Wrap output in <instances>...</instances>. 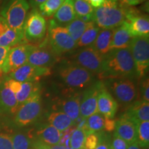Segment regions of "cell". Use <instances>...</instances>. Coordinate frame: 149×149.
Instances as JSON below:
<instances>
[{
	"mask_svg": "<svg viewBox=\"0 0 149 149\" xmlns=\"http://www.w3.org/2000/svg\"><path fill=\"white\" fill-rule=\"evenodd\" d=\"M104 58L103 71L98 74L100 79L138 78L135 64L128 48L111 50Z\"/></svg>",
	"mask_w": 149,
	"mask_h": 149,
	"instance_id": "1",
	"label": "cell"
},
{
	"mask_svg": "<svg viewBox=\"0 0 149 149\" xmlns=\"http://www.w3.org/2000/svg\"><path fill=\"white\" fill-rule=\"evenodd\" d=\"M56 75L69 93L86 89L95 79V74L70 61L61 62L57 67Z\"/></svg>",
	"mask_w": 149,
	"mask_h": 149,
	"instance_id": "2",
	"label": "cell"
},
{
	"mask_svg": "<svg viewBox=\"0 0 149 149\" xmlns=\"http://www.w3.org/2000/svg\"><path fill=\"white\" fill-rule=\"evenodd\" d=\"M93 22L100 29L113 30L125 21L124 6L111 0H106L102 6L96 8L92 14Z\"/></svg>",
	"mask_w": 149,
	"mask_h": 149,
	"instance_id": "3",
	"label": "cell"
},
{
	"mask_svg": "<svg viewBox=\"0 0 149 149\" xmlns=\"http://www.w3.org/2000/svg\"><path fill=\"white\" fill-rule=\"evenodd\" d=\"M103 84L117 102L129 106L138 97L136 78H111L102 80Z\"/></svg>",
	"mask_w": 149,
	"mask_h": 149,
	"instance_id": "4",
	"label": "cell"
},
{
	"mask_svg": "<svg viewBox=\"0 0 149 149\" xmlns=\"http://www.w3.org/2000/svg\"><path fill=\"white\" fill-rule=\"evenodd\" d=\"M46 40L50 48L58 57L77 48V43L72 40L66 28L57 25L53 19L50 20Z\"/></svg>",
	"mask_w": 149,
	"mask_h": 149,
	"instance_id": "5",
	"label": "cell"
},
{
	"mask_svg": "<svg viewBox=\"0 0 149 149\" xmlns=\"http://www.w3.org/2000/svg\"><path fill=\"white\" fill-rule=\"evenodd\" d=\"M30 5L26 0H9L3 6L1 16L11 29L24 33V26Z\"/></svg>",
	"mask_w": 149,
	"mask_h": 149,
	"instance_id": "6",
	"label": "cell"
},
{
	"mask_svg": "<svg viewBox=\"0 0 149 149\" xmlns=\"http://www.w3.org/2000/svg\"><path fill=\"white\" fill-rule=\"evenodd\" d=\"M128 49L135 64L138 78L145 76L149 66V36L133 37Z\"/></svg>",
	"mask_w": 149,
	"mask_h": 149,
	"instance_id": "7",
	"label": "cell"
},
{
	"mask_svg": "<svg viewBox=\"0 0 149 149\" xmlns=\"http://www.w3.org/2000/svg\"><path fill=\"white\" fill-rule=\"evenodd\" d=\"M42 112L40 93H37L19 107L15 113L14 122L20 127L31 125L40 118Z\"/></svg>",
	"mask_w": 149,
	"mask_h": 149,
	"instance_id": "8",
	"label": "cell"
},
{
	"mask_svg": "<svg viewBox=\"0 0 149 149\" xmlns=\"http://www.w3.org/2000/svg\"><path fill=\"white\" fill-rule=\"evenodd\" d=\"M46 21L35 8L26 17L24 26V38L28 42L38 43L43 40L46 34Z\"/></svg>",
	"mask_w": 149,
	"mask_h": 149,
	"instance_id": "9",
	"label": "cell"
},
{
	"mask_svg": "<svg viewBox=\"0 0 149 149\" xmlns=\"http://www.w3.org/2000/svg\"><path fill=\"white\" fill-rule=\"evenodd\" d=\"M104 60V56L97 53L93 48L89 46L77 51L72 56L70 61L98 75L103 71Z\"/></svg>",
	"mask_w": 149,
	"mask_h": 149,
	"instance_id": "10",
	"label": "cell"
},
{
	"mask_svg": "<svg viewBox=\"0 0 149 149\" xmlns=\"http://www.w3.org/2000/svg\"><path fill=\"white\" fill-rule=\"evenodd\" d=\"M59 57L50 48L46 38L39 46L32 45L28 55L27 63L33 66L50 68L58 61Z\"/></svg>",
	"mask_w": 149,
	"mask_h": 149,
	"instance_id": "11",
	"label": "cell"
},
{
	"mask_svg": "<svg viewBox=\"0 0 149 149\" xmlns=\"http://www.w3.org/2000/svg\"><path fill=\"white\" fill-rule=\"evenodd\" d=\"M51 74V68L39 67L26 63L9 73L8 77L19 82H38L43 77Z\"/></svg>",
	"mask_w": 149,
	"mask_h": 149,
	"instance_id": "12",
	"label": "cell"
},
{
	"mask_svg": "<svg viewBox=\"0 0 149 149\" xmlns=\"http://www.w3.org/2000/svg\"><path fill=\"white\" fill-rule=\"evenodd\" d=\"M103 83L101 81H95L88 87L82 93L79 107V115L87 118L97 113V97Z\"/></svg>",
	"mask_w": 149,
	"mask_h": 149,
	"instance_id": "13",
	"label": "cell"
},
{
	"mask_svg": "<svg viewBox=\"0 0 149 149\" xmlns=\"http://www.w3.org/2000/svg\"><path fill=\"white\" fill-rule=\"evenodd\" d=\"M125 22L130 34L133 37L149 36V20L148 17L142 15L134 8L124 6Z\"/></svg>",
	"mask_w": 149,
	"mask_h": 149,
	"instance_id": "14",
	"label": "cell"
},
{
	"mask_svg": "<svg viewBox=\"0 0 149 149\" xmlns=\"http://www.w3.org/2000/svg\"><path fill=\"white\" fill-rule=\"evenodd\" d=\"M31 46L30 44H22L10 48L1 66V71L9 74L27 63Z\"/></svg>",
	"mask_w": 149,
	"mask_h": 149,
	"instance_id": "15",
	"label": "cell"
},
{
	"mask_svg": "<svg viewBox=\"0 0 149 149\" xmlns=\"http://www.w3.org/2000/svg\"><path fill=\"white\" fill-rule=\"evenodd\" d=\"M82 93L81 92L69 93L64 99H61L54 106L55 111L63 112L72 120L75 121L79 117V107Z\"/></svg>",
	"mask_w": 149,
	"mask_h": 149,
	"instance_id": "16",
	"label": "cell"
},
{
	"mask_svg": "<svg viewBox=\"0 0 149 149\" xmlns=\"http://www.w3.org/2000/svg\"><path fill=\"white\" fill-rule=\"evenodd\" d=\"M115 133L129 145L137 141V124L124 115L115 122Z\"/></svg>",
	"mask_w": 149,
	"mask_h": 149,
	"instance_id": "17",
	"label": "cell"
},
{
	"mask_svg": "<svg viewBox=\"0 0 149 149\" xmlns=\"http://www.w3.org/2000/svg\"><path fill=\"white\" fill-rule=\"evenodd\" d=\"M103 83V82H102ZM118 109V104L104 84L97 97V111L105 117L113 119Z\"/></svg>",
	"mask_w": 149,
	"mask_h": 149,
	"instance_id": "18",
	"label": "cell"
},
{
	"mask_svg": "<svg viewBox=\"0 0 149 149\" xmlns=\"http://www.w3.org/2000/svg\"><path fill=\"white\" fill-rule=\"evenodd\" d=\"M24 40V33L11 29L4 19L0 16V46L11 48Z\"/></svg>",
	"mask_w": 149,
	"mask_h": 149,
	"instance_id": "19",
	"label": "cell"
},
{
	"mask_svg": "<svg viewBox=\"0 0 149 149\" xmlns=\"http://www.w3.org/2000/svg\"><path fill=\"white\" fill-rule=\"evenodd\" d=\"M19 108L15 95L6 84L0 81V114H15Z\"/></svg>",
	"mask_w": 149,
	"mask_h": 149,
	"instance_id": "20",
	"label": "cell"
},
{
	"mask_svg": "<svg viewBox=\"0 0 149 149\" xmlns=\"http://www.w3.org/2000/svg\"><path fill=\"white\" fill-rule=\"evenodd\" d=\"M133 36L130 34L128 26L124 21L120 26L112 30V38L110 48L113 49H122L127 48L129 46Z\"/></svg>",
	"mask_w": 149,
	"mask_h": 149,
	"instance_id": "21",
	"label": "cell"
},
{
	"mask_svg": "<svg viewBox=\"0 0 149 149\" xmlns=\"http://www.w3.org/2000/svg\"><path fill=\"white\" fill-rule=\"evenodd\" d=\"M136 124L149 121V102L137 100L128 106L126 113L123 114Z\"/></svg>",
	"mask_w": 149,
	"mask_h": 149,
	"instance_id": "22",
	"label": "cell"
},
{
	"mask_svg": "<svg viewBox=\"0 0 149 149\" xmlns=\"http://www.w3.org/2000/svg\"><path fill=\"white\" fill-rule=\"evenodd\" d=\"M35 140L40 141L48 146L59 144L61 137L60 132L51 124L42 125L35 132Z\"/></svg>",
	"mask_w": 149,
	"mask_h": 149,
	"instance_id": "23",
	"label": "cell"
},
{
	"mask_svg": "<svg viewBox=\"0 0 149 149\" xmlns=\"http://www.w3.org/2000/svg\"><path fill=\"white\" fill-rule=\"evenodd\" d=\"M76 18L73 0H65L54 15V22L57 25L67 26Z\"/></svg>",
	"mask_w": 149,
	"mask_h": 149,
	"instance_id": "24",
	"label": "cell"
},
{
	"mask_svg": "<svg viewBox=\"0 0 149 149\" xmlns=\"http://www.w3.org/2000/svg\"><path fill=\"white\" fill-rule=\"evenodd\" d=\"M111 38L112 30H100L97 37L91 47L93 48L97 53L102 56H105L111 51L110 46H111Z\"/></svg>",
	"mask_w": 149,
	"mask_h": 149,
	"instance_id": "25",
	"label": "cell"
},
{
	"mask_svg": "<svg viewBox=\"0 0 149 149\" xmlns=\"http://www.w3.org/2000/svg\"><path fill=\"white\" fill-rule=\"evenodd\" d=\"M48 121L59 132H64L68 128L75 125L74 121L69 116L60 111L52 112L48 117Z\"/></svg>",
	"mask_w": 149,
	"mask_h": 149,
	"instance_id": "26",
	"label": "cell"
},
{
	"mask_svg": "<svg viewBox=\"0 0 149 149\" xmlns=\"http://www.w3.org/2000/svg\"><path fill=\"white\" fill-rule=\"evenodd\" d=\"M37 93H40V85L37 82H22L21 89L15 94L19 107Z\"/></svg>",
	"mask_w": 149,
	"mask_h": 149,
	"instance_id": "27",
	"label": "cell"
},
{
	"mask_svg": "<svg viewBox=\"0 0 149 149\" xmlns=\"http://www.w3.org/2000/svg\"><path fill=\"white\" fill-rule=\"evenodd\" d=\"M100 31V29L94 22H89L85 31L77 42V47L86 48L92 46Z\"/></svg>",
	"mask_w": 149,
	"mask_h": 149,
	"instance_id": "28",
	"label": "cell"
},
{
	"mask_svg": "<svg viewBox=\"0 0 149 149\" xmlns=\"http://www.w3.org/2000/svg\"><path fill=\"white\" fill-rule=\"evenodd\" d=\"M105 117L100 113H96L86 118V125L88 133L87 135L92 133L103 131L104 129Z\"/></svg>",
	"mask_w": 149,
	"mask_h": 149,
	"instance_id": "29",
	"label": "cell"
},
{
	"mask_svg": "<svg viewBox=\"0 0 149 149\" xmlns=\"http://www.w3.org/2000/svg\"><path fill=\"white\" fill-rule=\"evenodd\" d=\"M88 23L81 21L79 18L76 17L73 21L66 26V28L70 36L74 42L77 43L86 29Z\"/></svg>",
	"mask_w": 149,
	"mask_h": 149,
	"instance_id": "30",
	"label": "cell"
},
{
	"mask_svg": "<svg viewBox=\"0 0 149 149\" xmlns=\"http://www.w3.org/2000/svg\"><path fill=\"white\" fill-rule=\"evenodd\" d=\"M10 137L13 149H32L33 142L29 133L26 135L22 133H17Z\"/></svg>",
	"mask_w": 149,
	"mask_h": 149,
	"instance_id": "31",
	"label": "cell"
},
{
	"mask_svg": "<svg viewBox=\"0 0 149 149\" xmlns=\"http://www.w3.org/2000/svg\"><path fill=\"white\" fill-rule=\"evenodd\" d=\"M63 2L64 0H46L38 6L40 14L43 17H51L55 15Z\"/></svg>",
	"mask_w": 149,
	"mask_h": 149,
	"instance_id": "32",
	"label": "cell"
},
{
	"mask_svg": "<svg viewBox=\"0 0 149 149\" xmlns=\"http://www.w3.org/2000/svg\"><path fill=\"white\" fill-rule=\"evenodd\" d=\"M137 143L141 148H148L149 145V121L137 124Z\"/></svg>",
	"mask_w": 149,
	"mask_h": 149,
	"instance_id": "33",
	"label": "cell"
},
{
	"mask_svg": "<svg viewBox=\"0 0 149 149\" xmlns=\"http://www.w3.org/2000/svg\"><path fill=\"white\" fill-rule=\"evenodd\" d=\"M86 133L81 129H75L72 132L70 137L69 146L71 149L84 148L85 139Z\"/></svg>",
	"mask_w": 149,
	"mask_h": 149,
	"instance_id": "34",
	"label": "cell"
},
{
	"mask_svg": "<svg viewBox=\"0 0 149 149\" xmlns=\"http://www.w3.org/2000/svg\"><path fill=\"white\" fill-rule=\"evenodd\" d=\"M74 10L77 17L92 15L94 8L86 0H73Z\"/></svg>",
	"mask_w": 149,
	"mask_h": 149,
	"instance_id": "35",
	"label": "cell"
},
{
	"mask_svg": "<svg viewBox=\"0 0 149 149\" xmlns=\"http://www.w3.org/2000/svg\"><path fill=\"white\" fill-rule=\"evenodd\" d=\"M140 82L139 84L138 93L141 95V100L143 101L149 102V80L148 74L140 78Z\"/></svg>",
	"mask_w": 149,
	"mask_h": 149,
	"instance_id": "36",
	"label": "cell"
},
{
	"mask_svg": "<svg viewBox=\"0 0 149 149\" xmlns=\"http://www.w3.org/2000/svg\"><path fill=\"white\" fill-rule=\"evenodd\" d=\"M100 132L92 133L86 135L85 139L84 148L86 149H95L100 142Z\"/></svg>",
	"mask_w": 149,
	"mask_h": 149,
	"instance_id": "37",
	"label": "cell"
},
{
	"mask_svg": "<svg viewBox=\"0 0 149 149\" xmlns=\"http://www.w3.org/2000/svg\"><path fill=\"white\" fill-rule=\"evenodd\" d=\"M129 144L124 139L114 133L113 141H112L111 148L113 149H127Z\"/></svg>",
	"mask_w": 149,
	"mask_h": 149,
	"instance_id": "38",
	"label": "cell"
},
{
	"mask_svg": "<svg viewBox=\"0 0 149 149\" xmlns=\"http://www.w3.org/2000/svg\"><path fill=\"white\" fill-rule=\"evenodd\" d=\"M0 149H13L10 135L6 133L0 134Z\"/></svg>",
	"mask_w": 149,
	"mask_h": 149,
	"instance_id": "39",
	"label": "cell"
},
{
	"mask_svg": "<svg viewBox=\"0 0 149 149\" xmlns=\"http://www.w3.org/2000/svg\"><path fill=\"white\" fill-rule=\"evenodd\" d=\"M100 142L95 149H111V141H110L109 137L107 135V134L103 133V131H100Z\"/></svg>",
	"mask_w": 149,
	"mask_h": 149,
	"instance_id": "40",
	"label": "cell"
},
{
	"mask_svg": "<svg viewBox=\"0 0 149 149\" xmlns=\"http://www.w3.org/2000/svg\"><path fill=\"white\" fill-rule=\"evenodd\" d=\"M115 121L113 119H109L105 117V122H104V129L107 132H113L115 130Z\"/></svg>",
	"mask_w": 149,
	"mask_h": 149,
	"instance_id": "41",
	"label": "cell"
},
{
	"mask_svg": "<svg viewBox=\"0 0 149 149\" xmlns=\"http://www.w3.org/2000/svg\"><path fill=\"white\" fill-rule=\"evenodd\" d=\"M9 50H10V48H5L0 46V70H1V66H2L3 61L5 60V58Z\"/></svg>",
	"mask_w": 149,
	"mask_h": 149,
	"instance_id": "42",
	"label": "cell"
},
{
	"mask_svg": "<svg viewBox=\"0 0 149 149\" xmlns=\"http://www.w3.org/2000/svg\"><path fill=\"white\" fill-rule=\"evenodd\" d=\"M32 149H49V146L41 142L40 141L35 140L33 142Z\"/></svg>",
	"mask_w": 149,
	"mask_h": 149,
	"instance_id": "43",
	"label": "cell"
},
{
	"mask_svg": "<svg viewBox=\"0 0 149 149\" xmlns=\"http://www.w3.org/2000/svg\"><path fill=\"white\" fill-rule=\"evenodd\" d=\"M106 0H87V1L90 3L94 8H98L102 6L105 2Z\"/></svg>",
	"mask_w": 149,
	"mask_h": 149,
	"instance_id": "44",
	"label": "cell"
},
{
	"mask_svg": "<svg viewBox=\"0 0 149 149\" xmlns=\"http://www.w3.org/2000/svg\"><path fill=\"white\" fill-rule=\"evenodd\" d=\"M46 0H29V3L32 6L33 8H35L36 7H38L39 6L42 4L44 2H45Z\"/></svg>",
	"mask_w": 149,
	"mask_h": 149,
	"instance_id": "45",
	"label": "cell"
},
{
	"mask_svg": "<svg viewBox=\"0 0 149 149\" xmlns=\"http://www.w3.org/2000/svg\"><path fill=\"white\" fill-rule=\"evenodd\" d=\"M122 1L129 6H135L140 3L141 0H122Z\"/></svg>",
	"mask_w": 149,
	"mask_h": 149,
	"instance_id": "46",
	"label": "cell"
},
{
	"mask_svg": "<svg viewBox=\"0 0 149 149\" xmlns=\"http://www.w3.org/2000/svg\"><path fill=\"white\" fill-rule=\"evenodd\" d=\"M49 149H71L69 147H67L64 145L61 144H56L53 146H49Z\"/></svg>",
	"mask_w": 149,
	"mask_h": 149,
	"instance_id": "47",
	"label": "cell"
},
{
	"mask_svg": "<svg viewBox=\"0 0 149 149\" xmlns=\"http://www.w3.org/2000/svg\"><path fill=\"white\" fill-rule=\"evenodd\" d=\"M127 149H142V148H141L137 143V141H135V142L133 143V144H130Z\"/></svg>",
	"mask_w": 149,
	"mask_h": 149,
	"instance_id": "48",
	"label": "cell"
},
{
	"mask_svg": "<svg viewBox=\"0 0 149 149\" xmlns=\"http://www.w3.org/2000/svg\"><path fill=\"white\" fill-rule=\"evenodd\" d=\"M9 0H0V6L4 5L6 3H7Z\"/></svg>",
	"mask_w": 149,
	"mask_h": 149,
	"instance_id": "49",
	"label": "cell"
},
{
	"mask_svg": "<svg viewBox=\"0 0 149 149\" xmlns=\"http://www.w3.org/2000/svg\"><path fill=\"white\" fill-rule=\"evenodd\" d=\"M111 1H117L118 0H111Z\"/></svg>",
	"mask_w": 149,
	"mask_h": 149,
	"instance_id": "50",
	"label": "cell"
},
{
	"mask_svg": "<svg viewBox=\"0 0 149 149\" xmlns=\"http://www.w3.org/2000/svg\"><path fill=\"white\" fill-rule=\"evenodd\" d=\"M146 1V0H141V1Z\"/></svg>",
	"mask_w": 149,
	"mask_h": 149,
	"instance_id": "51",
	"label": "cell"
},
{
	"mask_svg": "<svg viewBox=\"0 0 149 149\" xmlns=\"http://www.w3.org/2000/svg\"><path fill=\"white\" fill-rule=\"evenodd\" d=\"M146 149H149V148H148H148H146Z\"/></svg>",
	"mask_w": 149,
	"mask_h": 149,
	"instance_id": "52",
	"label": "cell"
},
{
	"mask_svg": "<svg viewBox=\"0 0 149 149\" xmlns=\"http://www.w3.org/2000/svg\"><path fill=\"white\" fill-rule=\"evenodd\" d=\"M81 149H86V148H81Z\"/></svg>",
	"mask_w": 149,
	"mask_h": 149,
	"instance_id": "53",
	"label": "cell"
},
{
	"mask_svg": "<svg viewBox=\"0 0 149 149\" xmlns=\"http://www.w3.org/2000/svg\"><path fill=\"white\" fill-rule=\"evenodd\" d=\"M111 149H113V148H111Z\"/></svg>",
	"mask_w": 149,
	"mask_h": 149,
	"instance_id": "54",
	"label": "cell"
},
{
	"mask_svg": "<svg viewBox=\"0 0 149 149\" xmlns=\"http://www.w3.org/2000/svg\"><path fill=\"white\" fill-rule=\"evenodd\" d=\"M86 1H87V0H86Z\"/></svg>",
	"mask_w": 149,
	"mask_h": 149,
	"instance_id": "55",
	"label": "cell"
}]
</instances>
